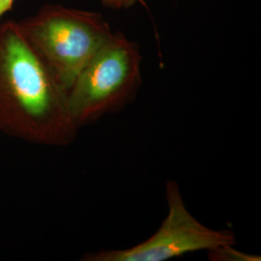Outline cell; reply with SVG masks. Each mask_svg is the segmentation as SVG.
I'll list each match as a JSON object with an SVG mask.
<instances>
[{
    "label": "cell",
    "mask_w": 261,
    "mask_h": 261,
    "mask_svg": "<svg viewBox=\"0 0 261 261\" xmlns=\"http://www.w3.org/2000/svg\"><path fill=\"white\" fill-rule=\"evenodd\" d=\"M208 258L212 261H260V256L240 252L234 245H223L208 251Z\"/></svg>",
    "instance_id": "5b68a950"
},
{
    "label": "cell",
    "mask_w": 261,
    "mask_h": 261,
    "mask_svg": "<svg viewBox=\"0 0 261 261\" xmlns=\"http://www.w3.org/2000/svg\"><path fill=\"white\" fill-rule=\"evenodd\" d=\"M101 2L108 8L112 10L130 9L141 0H101Z\"/></svg>",
    "instance_id": "8992f818"
},
{
    "label": "cell",
    "mask_w": 261,
    "mask_h": 261,
    "mask_svg": "<svg viewBox=\"0 0 261 261\" xmlns=\"http://www.w3.org/2000/svg\"><path fill=\"white\" fill-rule=\"evenodd\" d=\"M140 47L121 32L85 66L68 92V107L80 130L134 101L141 85Z\"/></svg>",
    "instance_id": "3957f363"
},
{
    "label": "cell",
    "mask_w": 261,
    "mask_h": 261,
    "mask_svg": "<svg viewBox=\"0 0 261 261\" xmlns=\"http://www.w3.org/2000/svg\"><path fill=\"white\" fill-rule=\"evenodd\" d=\"M18 23L67 92L113 34L103 15L54 4L43 6L37 14Z\"/></svg>",
    "instance_id": "7a4b0ae2"
},
{
    "label": "cell",
    "mask_w": 261,
    "mask_h": 261,
    "mask_svg": "<svg viewBox=\"0 0 261 261\" xmlns=\"http://www.w3.org/2000/svg\"><path fill=\"white\" fill-rule=\"evenodd\" d=\"M166 197L168 216L149 239L129 249L88 252L82 260L166 261L190 252L236 244L233 231L212 229L190 213L175 180L167 182Z\"/></svg>",
    "instance_id": "277c9868"
},
{
    "label": "cell",
    "mask_w": 261,
    "mask_h": 261,
    "mask_svg": "<svg viewBox=\"0 0 261 261\" xmlns=\"http://www.w3.org/2000/svg\"><path fill=\"white\" fill-rule=\"evenodd\" d=\"M0 132L44 146H65L79 133L68 92L13 20L0 22Z\"/></svg>",
    "instance_id": "6da1fadb"
}]
</instances>
